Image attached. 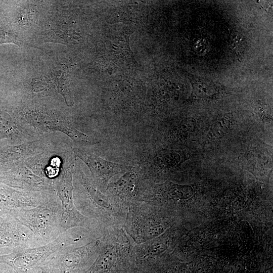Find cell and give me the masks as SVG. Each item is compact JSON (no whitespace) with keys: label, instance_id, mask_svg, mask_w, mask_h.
I'll return each mask as SVG.
<instances>
[{"label":"cell","instance_id":"obj_1","mask_svg":"<svg viewBox=\"0 0 273 273\" xmlns=\"http://www.w3.org/2000/svg\"><path fill=\"white\" fill-rule=\"evenodd\" d=\"M10 210L43 244L54 241L63 233L61 228V204L55 199L47 198L34 207Z\"/></svg>","mask_w":273,"mask_h":273},{"label":"cell","instance_id":"obj_15","mask_svg":"<svg viewBox=\"0 0 273 273\" xmlns=\"http://www.w3.org/2000/svg\"><path fill=\"white\" fill-rule=\"evenodd\" d=\"M231 46L237 53L242 52L245 47V39L239 34H235L232 38Z\"/></svg>","mask_w":273,"mask_h":273},{"label":"cell","instance_id":"obj_8","mask_svg":"<svg viewBox=\"0 0 273 273\" xmlns=\"http://www.w3.org/2000/svg\"><path fill=\"white\" fill-rule=\"evenodd\" d=\"M48 198L15 190L0 184V210L35 207Z\"/></svg>","mask_w":273,"mask_h":273},{"label":"cell","instance_id":"obj_16","mask_svg":"<svg viewBox=\"0 0 273 273\" xmlns=\"http://www.w3.org/2000/svg\"><path fill=\"white\" fill-rule=\"evenodd\" d=\"M0 273H17V272L10 265L4 263H0Z\"/></svg>","mask_w":273,"mask_h":273},{"label":"cell","instance_id":"obj_5","mask_svg":"<svg viewBox=\"0 0 273 273\" xmlns=\"http://www.w3.org/2000/svg\"><path fill=\"white\" fill-rule=\"evenodd\" d=\"M97 241L79 247L68 246L52 254L39 267L50 273H72L81 267L95 252Z\"/></svg>","mask_w":273,"mask_h":273},{"label":"cell","instance_id":"obj_9","mask_svg":"<svg viewBox=\"0 0 273 273\" xmlns=\"http://www.w3.org/2000/svg\"><path fill=\"white\" fill-rule=\"evenodd\" d=\"M194 97L202 100H211L218 97L220 86L214 82L198 77L191 78Z\"/></svg>","mask_w":273,"mask_h":273},{"label":"cell","instance_id":"obj_7","mask_svg":"<svg viewBox=\"0 0 273 273\" xmlns=\"http://www.w3.org/2000/svg\"><path fill=\"white\" fill-rule=\"evenodd\" d=\"M28 119L31 125L41 131H61L78 144L87 145L99 143L77 130L71 122L66 120L53 118L43 114H31Z\"/></svg>","mask_w":273,"mask_h":273},{"label":"cell","instance_id":"obj_2","mask_svg":"<svg viewBox=\"0 0 273 273\" xmlns=\"http://www.w3.org/2000/svg\"><path fill=\"white\" fill-rule=\"evenodd\" d=\"M78 240L67 230L47 244L0 256V263L10 265L17 273H37L39 266L52 254L74 245Z\"/></svg>","mask_w":273,"mask_h":273},{"label":"cell","instance_id":"obj_13","mask_svg":"<svg viewBox=\"0 0 273 273\" xmlns=\"http://www.w3.org/2000/svg\"><path fill=\"white\" fill-rule=\"evenodd\" d=\"M230 125V119L226 116L222 117L217 119L214 122L210 128V138L216 139L222 136L228 130Z\"/></svg>","mask_w":273,"mask_h":273},{"label":"cell","instance_id":"obj_10","mask_svg":"<svg viewBox=\"0 0 273 273\" xmlns=\"http://www.w3.org/2000/svg\"><path fill=\"white\" fill-rule=\"evenodd\" d=\"M117 260L113 248L103 250L86 273H106L114 266Z\"/></svg>","mask_w":273,"mask_h":273},{"label":"cell","instance_id":"obj_14","mask_svg":"<svg viewBox=\"0 0 273 273\" xmlns=\"http://www.w3.org/2000/svg\"><path fill=\"white\" fill-rule=\"evenodd\" d=\"M13 42L17 44V38L15 34L6 28L0 29V43Z\"/></svg>","mask_w":273,"mask_h":273},{"label":"cell","instance_id":"obj_12","mask_svg":"<svg viewBox=\"0 0 273 273\" xmlns=\"http://www.w3.org/2000/svg\"><path fill=\"white\" fill-rule=\"evenodd\" d=\"M17 132L16 123L12 116L0 109V139L14 135Z\"/></svg>","mask_w":273,"mask_h":273},{"label":"cell","instance_id":"obj_4","mask_svg":"<svg viewBox=\"0 0 273 273\" xmlns=\"http://www.w3.org/2000/svg\"><path fill=\"white\" fill-rule=\"evenodd\" d=\"M73 172L74 162L71 161L62 171L57 183L58 194L61 202V228L63 232L76 226L89 228L87 218L75 208L73 203Z\"/></svg>","mask_w":273,"mask_h":273},{"label":"cell","instance_id":"obj_17","mask_svg":"<svg viewBox=\"0 0 273 273\" xmlns=\"http://www.w3.org/2000/svg\"><path fill=\"white\" fill-rule=\"evenodd\" d=\"M40 270H41V271L40 273H50L48 270L44 268H41Z\"/></svg>","mask_w":273,"mask_h":273},{"label":"cell","instance_id":"obj_6","mask_svg":"<svg viewBox=\"0 0 273 273\" xmlns=\"http://www.w3.org/2000/svg\"><path fill=\"white\" fill-rule=\"evenodd\" d=\"M75 156L88 167L96 183L102 189L106 188L109 180L114 175L129 170L132 167L107 161L95 154L74 148Z\"/></svg>","mask_w":273,"mask_h":273},{"label":"cell","instance_id":"obj_3","mask_svg":"<svg viewBox=\"0 0 273 273\" xmlns=\"http://www.w3.org/2000/svg\"><path fill=\"white\" fill-rule=\"evenodd\" d=\"M44 245L9 210H0V256Z\"/></svg>","mask_w":273,"mask_h":273},{"label":"cell","instance_id":"obj_11","mask_svg":"<svg viewBox=\"0 0 273 273\" xmlns=\"http://www.w3.org/2000/svg\"><path fill=\"white\" fill-rule=\"evenodd\" d=\"M136 176L132 167L118 181L110 186L113 191L120 196L132 195L134 188Z\"/></svg>","mask_w":273,"mask_h":273}]
</instances>
